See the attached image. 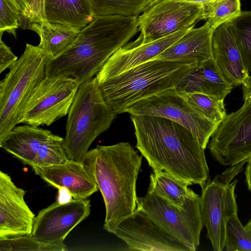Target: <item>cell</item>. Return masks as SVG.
<instances>
[{
    "label": "cell",
    "instance_id": "6da1fadb",
    "mask_svg": "<svg viewBox=\"0 0 251 251\" xmlns=\"http://www.w3.org/2000/svg\"><path fill=\"white\" fill-rule=\"evenodd\" d=\"M136 148L153 171H164L202 188L209 177L204 149L187 128L155 116L131 115Z\"/></svg>",
    "mask_w": 251,
    "mask_h": 251
},
{
    "label": "cell",
    "instance_id": "7a4b0ae2",
    "mask_svg": "<svg viewBox=\"0 0 251 251\" xmlns=\"http://www.w3.org/2000/svg\"><path fill=\"white\" fill-rule=\"evenodd\" d=\"M138 31L137 17L95 16L69 49L48 59L46 77H71L80 85L94 77L109 58Z\"/></svg>",
    "mask_w": 251,
    "mask_h": 251
},
{
    "label": "cell",
    "instance_id": "3957f363",
    "mask_svg": "<svg viewBox=\"0 0 251 251\" xmlns=\"http://www.w3.org/2000/svg\"><path fill=\"white\" fill-rule=\"evenodd\" d=\"M142 155L130 144L97 145L83 162L103 198L106 215L103 228L110 232L137 209L136 181Z\"/></svg>",
    "mask_w": 251,
    "mask_h": 251
},
{
    "label": "cell",
    "instance_id": "277c9868",
    "mask_svg": "<svg viewBox=\"0 0 251 251\" xmlns=\"http://www.w3.org/2000/svg\"><path fill=\"white\" fill-rule=\"evenodd\" d=\"M198 64L153 59L121 74L97 80L102 95L116 114L134 103L170 88Z\"/></svg>",
    "mask_w": 251,
    "mask_h": 251
},
{
    "label": "cell",
    "instance_id": "5b68a950",
    "mask_svg": "<svg viewBox=\"0 0 251 251\" xmlns=\"http://www.w3.org/2000/svg\"><path fill=\"white\" fill-rule=\"evenodd\" d=\"M68 115L64 138L68 157L83 163L90 145L116 116L105 101L96 76L79 86Z\"/></svg>",
    "mask_w": 251,
    "mask_h": 251
},
{
    "label": "cell",
    "instance_id": "8992f818",
    "mask_svg": "<svg viewBox=\"0 0 251 251\" xmlns=\"http://www.w3.org/2000/svg\"><path fill=\"white\" fill-rule=\"evenodd\" d=\"M48 58L38 46L26 44L16 64L0 82V141L19 124L25 105L46 77Z\"/></svg>",
    "mask_w": 251,
    "mask_h": 251
},
{
    "label": "cell",
    "instance_id": "52a82bcc",
    "mask_svg": "<svg viewBox=\"0 0 251 251\" xmlns=\"http://www.w3.org/2000/svg\"><path fill=\"white\" fill-rule=\"evenodd\" d=\"M241 162L227 169L201 188L200 198L201 219L207 229V237L215 251L225 248L226 226L228 220L237 214L235 189L237 179L233 178L243 170Z\"/></svg>",
    "mask_w": 251,
    "mask_h": 251
},
{
    "label": "cell",
    "instance_id": "ba28073f",
    "mask_svg": "<svg viewBox=\"0 0 251 251\" xmlns=\"http://www.w3.org/2000/svg\"><path fill=\"white\" fill-rule=\"evenodd\" d=\"M125 113L135 116H158L176 122L190 131L204 149L219 125L196 111L185 96L176 88L139 100L129 106Z\"/></svg>",
    "mask_w": 251,
    "mask_h": 251
},
{
    "label": "cell",
    "instance_id": "9c48e42d",
    "mask_svg": "<svg viewBox=\"0 0 251 251\" xmlns=\"http://www.w3.org/2000/svg\"><path fill=\"white\" fill-rule=\"evenodd\" d=\"M200 198L197 194L181 208L148 191L145 196L137 198V208L195 251L200 245V234L203 226Z\"/></svg>",
    "mask_w": 251,
    "mask_h": 251
},
{
    "label": "cell",
    "instance_id": "30bf717a",
    "mask_svg": "<svg viewBox=\"0 0 251 251\" xmlns=\"http://www.w3.org/2000/svg\"><path fill=\"white\" fill-rule=\"evenodd\" d=\"M79 84L71 77H45L25 105L20 123L50 126L68 114Z\"/></svg>",
    "mask_w": 251,
    "mask_h": 251
},
{
    "label": "cell",
    "instance_id": "8fae6325",
    "mask_svg": "<svg viewBox=\"0 0 251 251\" xmlns=\"http://www.w3.org/2000/svg\"><path fill=\"white\" fill-rule=\"evenodd\" d=\"M207 147L224 166L247 162L251 157V102L226 114L211 136Z\"/></svg>",
    "mask_w": 251,
    "mask_h": 251
},
{
    "label": "cell",
    "instance_id": "7c38bea8",
    "mask_svg": "<svg viewBox=\"0 0 251 251\" xmlns=\"http://www.w3.org/2000/svg\"><path fill=\"white\" fill-rule=\"evenodd\" d=\"M202 3L162 0L137 17L143 44L169 36L184 26L203 20Z\"/></svg>",
    "mask_w": 251,
    "mask_h": 251
},
{
    "label": "cell",
    "instance_id": "4fadbf2b",
    "mask_svg": "<svg viewBox=\"0 0 251 251\" xmlns=\"http://www.w3.org/2000/svg\"><path fill=\"white\" fill-rule=\"evenodd\" d=\"M110 233L124 241L131 251H192L143 210L120 221Z\"/></svg>",
    "mask_w": 251,
    "mask_h": 251
},
{
    "label": "cell",
    "instance_id": "5bb4252c",
    "mask_svg": "<svg viewBox=\"0 0 251 251\" xmlns=\"http://www.w3.org/2000/svg\"><path fill=\"white\" fill-rule=\"evenodd\" d=\"M90 201L73 199L57 201L40 210L35 216L31 235L47 243L64 244L69 233L90 214Z\"/></svg>",
    "mask_w": 251,
    "mask_h": 251
},
{
    "label": "cell",
    "instance_id": "9a60e30c",
    "mask_svg": "<svg viewBox=\"0 0 251 251\" xmlns=\"http://www.w3.org/2000/svg\"><path fill=\"white\" fill-rule=\"evenodd\" d=\"M196 24H189L169 36L148 43H142L139 36L136 40L119 49L109 58L96 75L97 80L115 76L155 58L193 28Z\"/></svg>",
    "mask_w": 251,
    "mask_h": 251
},
{
    "label": "cell",
    "instance_id": "2e32d148",
    "mask_svg": "<svg viewBox=\"0 0 251 251\" xmlns=\"http://www.w3.org/2000/svg\"><path fill=\"white\" fill-rule=\"evenodd\" d=\"M25 193L0 171V239L31 234L35 216L25 201Z\"/></svg>",
    "mask_w": 251,
    "mask_h": 251
},
{
    "label": "cell",
    "instance_id": "e0dca14e",
    "mask_svg": "<svg viewBox=\"0 0 251 251\" xmlns=\"http://www.w3.org/2000/svg\"><path fill=\"white\" fill-rule=\"evenodd\" d=\"M211 44L212 58L226 81L233 87L242 85L249 74L244 66L229 20L214 29Z\"/></svg>",
    "mask_w": 251,
    "mask_h": 251
},
{
    "label": "cell",
    "instance_id": "ac0fdd59",
    "mask_svg": "<svg viewBox=\"0 0 251 251\" xmlns=\"http://www.w3.org/2000/svg\"><path fill=\"white\" fill-rule=\"evenodd\" d=\"M32 170L49 185L67 189L74 199H87L99 190L82 162L69 160L59 165L33 167Z\"/></svg>",
    "mask_w": 251,
    "mask_h": 251
},
{
    "label": "cell",
    "instance_id": "d6986e66",
    "mask_svg": "<svg viewBox=\"0 0 251 251\" xmlns=\"http://www.w3.org/2000/svg\"><path fill=\"white\" fill-rule=\"evenodd\" d=\"M214 30L207 22L201 27H193L153 59L199 64L212 58Z\"/></svg>",
    "mask_w": 251,
    "mask_h": 251
},
{
    "label": "cell",
    "instance_id": "ffe728a7",
    "mask_svg": "<svg viewBox=\"0 0 251 251\" xmlns=\"http://www.w3.org/2000/svg\"><path fill=\"white\" fill-rule=\"evenodd\" d=\"M233 88L212 58L194 67L176 88L185 96L201 93L224 100Z\"/></svg>",
    "mask_w": 251,
    "mask_h": 251
},
{
    "label": "cell",
    "instance_id": "44dd1931",
    "mask_svg": "<svg viewBox=\"0 0 251 251\" xmlns=\"http://www.w3.org/2000/svg\"><path fill=\"white\" fill-rule=\"evenodd\" d=\"M52 134L50 130L28 124L16 126L0 141V147L32 167L41 146Z\"/></svg>",
    "mask_w": 251,
    "mask_h": 251
},
{
    "label": "cell",
    "instance_id": "7402d4cb",
    "mask_svg": "<svg viewBox=\"0 0 251 251\" xmlns=\"http://www.w3.org/2000/svg\"><path fill=\"white\" fill-rule=\"evenodd\" d=\"M48 23L81 29L95 17L89 0H45Z\"/></svg>",
    "mask_w": 251,
    "mask_h": 251
},
{
    "label": "cell",
    "instance_id": "603a6c76",
    "mask_svg": "<svg viewBox=\"0 0 251 251\" xmlns=\"http://www.w3.org/2000/svg\"><path fill=\"white\" fill-rule=\"evenodd\" d=\"M26 28L35 31L39 35L40 42L38 46L48 59L58 57L69 49L77 39L81 30L48 22L33 23Z\"/></svg>",
    "mask_w": 251,
    "mask_h": 251
},
{
    "label": "cell",
    "instance_id": "cb8c5ba5",
    "mask_svg": "<svg viewBox=\"0 0 251 251\" xmlns=\"http://www.w3.org/2000/svg\"><path fill=\"white\" fill-rule=\"evenodd\" d=\"M150 175L149 191L154 193L170 203L183 207L188 201L196 196L188 186L192 185L164 171H153Z\"/></svg>",
    "mask_w": 251,
    "mask_h": 251
},
{
    "label": "cell",
    "instance_id": "d4e9b609",
    "mask_svg": "<svg viewBox=\"0 0 251 251\" xmlns=\"http://www.w3.org/2000/svg\"><path fill=\"white\" fill-rule=\"evenodd\" d=\"M95 16H138L162 0H89Z\"/></svg>",
    "mask_w": 251,
    "mask_h": 251
},
{
    "label": "cell",
    "instance_id": "484cf974",
    "mask_svg": "<svg viewBox=\"0 0 251 251\" xmlns=\"http://www.w3.org/2000/svg\"><path fill=\"white\" fill-rule=\"evenodd\" d=\"M247 73L251 72V11H241L229 20Z\"/></svg>",
    "mask_w": 251,
    "mask_h": 251
},
{
    "label": "cell",
    "instance_id": "4316f807",
    "mask_svg": "<svg viewBox=\"0 0 251 251\" xmlns=\"http://www.w3.org/2000/svg\"><path fill=\"white\" fill-rule=\"evenodd\" d=\"M191 106L206 119L219 124L226 115L224 100L201 93L185 95Z\"/></svg>",
    "mask_w": 251,
    "mask_h": 251
},
{
    "label": "cell",
    "instance_id": "83f0119b",
    "mask_svg": "<svg viewBox=\"0 0 251 251\" xmlns=\"http://www.w3.org/2000/svg\"><path fill=\"white\" fill-rule=\"evenodd\" d=\"M203 5V20H207L214 29L235 17L241 11L240 0H216Z\"/></svg>",
    "mask_w": 251,
    "mask_h": 251
},
{
    "label": "cell",
    "instance_id": "f1b7e54d",
    "mask_svg": "<svg viewBox=\"0 0 251 251\" xmlns=\"http://www.w3.org/2000/svg\"><path fill=\"white\" fill-rule=\"evenodd\" d=\"M69 160L64 138L52 134L41 146L31 168L59 165Z\"/></svg>",
    "mask_w": 251,
    "mask_h": 251
},
{
    "label": "cell",
    "instance_id": "f546056e",
    "mask_svg": "<svg viewBox=\"0 0 251 251\" xmlns=\"http://www.w3.org/2000/svg\"><path fill=\"white\" fill-rule=\"evenodd\" d=\"M64 244L57 245L40 241L30 234L0 239V251H64Z\"/></svg>",
    "mask_w": 251,
    "mask_h": 251
},
{
    "label": "cell",
    "instance_id": "4dcf8cb0",
    "mask_svg": "<svg viewBox=\"0 0 251 251\" xmlns=\"http://www.w3.org/2000/svg\"><path fill=\"white\" fill-rule=\"evenodd\" d=\"M225 248L227 251H251V233L242 225L237 214L227 222Z\"/></svg>",
    "mask_w": 251,
    "mask_h": 251
},
{
    "label": "cell",
    "instance_id": "1f68e13d",
    "mask_svg": "<svg viewBox=\"0 0 251 251\" xmlns=\"http://www.w3.org/2000/svg\"><path fill=\"white\" fill-rule=\"evenodd\" d=\"M22 17L20 12L8 0H0V32H3L16 36V29L22 24Z\"/></svg>",
    "mask_w": 251,
    "mask_h": 251
},
{
    "label": "cell",
    "instance_id": "d6a6232c",
    "mask_svg": "<svg viewBox=\"0 0 251 251\" xmlns=\"http://www.w3.org/2000/svg\"><path fill=\"white\" fill-rule=\"evenodd\" d=\"M45 0H28L29 8L24 19L26 21L24 28L33 23L47 22L45 13Z\"/></svg>",
    "mask_w": 251,
    "mask_h": 251
},
{
    "label": "cell",
    "instance_id": "836d02e7",
    "mask_svg": "<svg viewBox=\"0 0 251 251\" xmlns=\"http://www.w3.org/2000/svg\"><path fill=\"white\" fill-rule=\"evenodd\" d=\"M1 36L0 41V74L6 69L12 68L18 60L10 48L2 40Z\"/></svg>",
    "mask_w": 251,
    "mask_h": 251
},
{
    "label": "cell",
    "instance_id": "e575fe53",
    "mask_svg": "<svg viewBox=\"0 0 251 251\" xmlns=\"http://www.w3.org/2000/svg\"><path fill=\"white\" fill-rule=\"evenodd\" d=\"M241 85L244 102H251V76L249 75Z\"/></svg>",
    "mask_w": 251,
    "mask_h": 251
},
{
    "label": "cell",
    "instance_id": "d590c367",
    "mask_svg": "<svg viewBox=\"0 0 251 251\" xmlns=\"http://www.w3.org/2000/svg\"><path fill=\"white\" fill-rule=\"evenodd\" d=\"M20 12L22 18L25 17L29 8L28 0H8Z\"/></svg>",
    "mask_w": 251,
    "mask_h": 251
},
{
    "label": "cell",
    "instance_id": "8d00e7d4",
    "mask_svg": "<svg viewBox=\"0 0 251 251\" xmlns=\"http://www.w3.org/2000/svg\"><path fill=\"white\" fill-rule=\"evenodd\" d=\"M58 195L56 201L59 203L68 202L74 199L69 191L64 188H60L58 189Z\"/></svg>",
    "mask_w": 251,
    "mask_h": 251
},
{
    "label": "cell",
    "instance_id": "74e56055",
    "mask_svg": "<svg viewBox=\"0 0 251 251\" xmlns=\"http://www.w3.org/2000/svg\"><path fill=\"white\" fill-rule=\"evenodd\" d=\"M247 165L246 167L245 176L246 182L247 184L248 189L251 192V157L247 161Z\"/></svg>",
    "mask_w": 251,
    "mask_h": 251
},
{
    "label": "cell",
    "instance_id": "f35d334b",
    "mask_svg": "<svg viewBox=\"0 0 251 251\" xmlns=\"http://www.w3.org/2000/svg\"><path fill=\"white\" fill-rule=\"evenodd\" d=\"M189 2H199L202 3L203 5L213 2L216 0H180Z\"/></svg>",
    "mask_w": 251,
    "mask_h": 251
},
{
    "label": "cell",
    "instance_id": "ab89813d",
    "mask_svg": "<svg viewBox=\"0 0 251 251\" xmlns=\"http://www.w3.org/2000/svg\"><path fill=\"white\" fill-rule=\"evenodd\" d=\"M246 229L251 233V219L245 226Z\"/></svg>",
    "mask_w": 251,
    "mask_h": 251
}]
</instances>
